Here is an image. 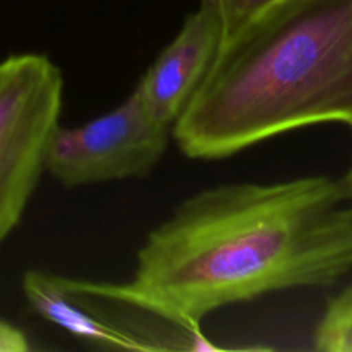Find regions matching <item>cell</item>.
Listing matches in <instances>:
<instances>
[{"mask_svg":"<svg viewBox=\"0 0 352 352\" xmlns=\"http://www.w3.org/2000/svg\"><path fill=\"white\" fill-rule=\"evenodd\" d=\"M351 270V184L309 175L203 189L148 234L129 282L62 284L174 323L195 351H217L201 332L210 313L272 292L332 287Z\"/></svg>","mask_w":352,"mask_h":352,"instance_id":"6da1fadb","label":"cell"},{"mask_svg":"<svg viewBox=\"0 0 352 352\" xmlns=\"http://www.w3.org/2000/svg\"><path fill=\"white\" fill-rule=\"evenodd\" d=\"M318 124L352 129V0H277L222 38L172 138L222 160Z\"/></svg>","mask_w":352,"mask_h":352,"instance_id":"7a4b0ae2","label":"cell"},{"mask_svg":"<svg viewBox=\"0 0 352 352\" xmlns=\"http://www.w3.org/2000/svg\"><path fill=\"white\" fill-rule=\"evenodd\" d=\"M62 98V72L45 54L0 60V246L19 226L47 172Z\"/></svg>","mask_w":352,"mask_h":352,"instance_id":"3957f363","label":"cell"},{"mask_svg":"<svg viewBox=\"0 0 352 352\" xmlns=\"http://www.w3.org/2000/svg\"><path fill=\"white\" fill-rule=\"evenodd\" d=\"M172 127L133 89L110 112L76 127H58L50 140L47 172L64 188L148 177L167 151Z\"/></svg>","mask_w":352,"mask_h":352,"instance_id":"277c9868","label":"cell"},{"mask_svg":"<svg viewBox=\"0 0 352 352\" xmlns=\"http://www.w3.org/2000/svg\"><path fill=\"white\" fill-rule=\"evenodd\" d=\"M220 41V19L206 3L199 2L134 88L162 122L172 127L184 112L208 72Z\"/></svg>","mask_w":352,"mask_h":352,"instance_id":"5b68a950","label":"cell"},{"mask_svg":"<svg viewBox=\"0 0 352 352\" xmlns=\"http://www.w3.org/2000/svg\"><path fill=\"white\" fill-rule=\"evenodd\" d=\"M23 292L30 308L52 325L65 330L89 346L122 351H165L162 344L119 329L105 322L62 284V277L41 270H28L23 275Z\"/></svg>","mask_w":352,"mask_h":352,"instance_id":"8992f818","label":"cell"},{"mask_svg":"<svg viewBox=\"0 0 352 352\" xmlns=\"http://www.w3.org/2000/svg\"><path fill=\"white\" fill-rule=\"evenodd\" d=\"M315 349L352 352V285L327 305L315 330Z\"/></svg>","mask_w":352,"mask_h":352,"instance_id":"52a82bcc","label":"cell"},{"mask_svg":"<svg viewBox=\"0 0 352 352\" xmlns=\"http://www.w3.org/2000/svg\"><path fill=\"white\" fill-rule=\"evenodd\" d=\"M206 3L222 24V38L243 26L248 19L277 0H199Z\"/></svg>","mask_w":352,"mask_h":352,"instance_id":"ba28073f","label":"cell"},{"mask_svg":"<svg viewBox=\"0 0 352 352\" xmlns=\"http://www.w3.org/2000/svg\"><path fill=\"white\" fill-rule=\"evenodd\" d=\"M30 349L26 333L12 323L0 320V352H28Z\"/></svg>","mask_w":352,"mask_h":352,"instance_id":"9c48e42d","label":"cell"},{"mask_svg":"<svg viewBox=\"0 0 352 352\" xmlns=\"http://www.w3.org/2000/svg\"><path fill=\"white\" fill-rule=\"evenodd\" d=\"M346 179H347V182H349V184H351V188H352V168H351V172H349V174L346 175Z\"/></svg>","mask_w":352,"mask_h":352,"instance_id":"30bf717a","label":"cell"}]
</instances>
